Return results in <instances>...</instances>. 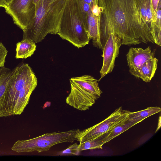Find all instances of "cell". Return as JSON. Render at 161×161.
Wrapping results in <instances>:
<instances>
[{
    "label": "cell",
    "instance_id": "5bb4252c",
    "mask_svg": "<svg viewBox=\"0 0 161 161\" xmlns=\"http://www.w3.org/2000/svg\"><path fill=\"white\" fill-rule=\"evenodd\" d=\"M158 59L155 57L145 62L138 71L136 77L143 81L150 82L154 76L157 68Z\"/></svg>",
    "mask_w": 161,
    "mask_h": 161
},
{
    "label": "cell",
    "instance_id": "7402d4cb",
    "mask_svg": "<svg viewBox=\"0 0 161 161\" xmlns=\"http://www.w3.org/2000/svg\"><path fill=\"white\" fill-rule=\"evenodd\" d=\"M8 51L3 44L0 42V68L4 67Z\"/></svg>",
    "mask_w": 161,
    "mask_h": 161
},
{
    "label": "cell",
    "instance_id": "2e32d148",
    "mask_svg": "<svg viewBox=\"0 0 161 161\" xmlns=\"http://www.w3.org/2000/svg\"><path fill=\"white\" fill-rule=\"evenodd\" d=\"M161 108L158 107H151L145 109L135 112H130L128 115V119L132 122L139 123L147 118L160 112Z\"/></svg>",
    "mask_w": 161,
    "mask_h": 161
},
{
    "label": "cell",
    "instance_id": "7a4b0ae2",
    "mask_svg": "<svg viewBox=\"0 0 161 161\" xmlns=\"http://www.w3.org/2000/svg\"><path fill=\"white\" fill-rule=\"evenodd\" d=\"M37 83L35 74L28 64L23 63L12 70L6 89L0 99V118L7 117L12 106L24 109Z\"/></svg>",
    "mask_w": 161,
    "mask_h": 161
},
{
    "label": "cell",
    "instance_id": "3957f363",
    "mask_svg": "<svg viewBox=\"0 0 161 161\" xmlns=\"http://www.w3.org/2000/svg\"><path fill=\"white\" fill-rule=\"evenodd\" d=\"M69 0H41L36 7L35 18L23 31V39L35 43L48 34H56L64 9Z\"/></svg>",
    "mask_w": 161,
    "mask_h": 161
},
{
    "label": "cell",
    "instance_id": "484cf974",
    "mask_svg": "<svg viewBox=\"0 0 161 161\" xmlns=\"http://www.w3.org/2000/svg\"><path fill=\"white\" fill-rule=\"evenodd\" d=\"M41 0H33L34 3L36 6V7L40 1Z\"/></svg>",
    "mask_w": 161,
    "mask_h": 161
},
{
    "label": "cell",
    "instance_id": "9a60e30c",
    "mask_svg": "<svg viewBox=\"0 0 161 161\" xmlns=\"http://www.w3.org/2000/svg\"><path fill=\"white\" fill-rule=\"evenodd\" d=\"M16 45L15 58L17 59L30 57L34 54L36 47L35 43L26 39H23L21 41L17 43Z\"/></svg>",
    "mask_w": 161,
    "mask_h": 161
},
{
    "label": "cell",
    "instance_id": "cb8c5ba5",
    "mask_svg": "<svg viewBox=\"0 0 161 161\" xmlns=\"http://www.w3.org/2000/svg\"><path fill=\"white\" fill-rule=\"evenodd\" d=\"M8 5V3L5 0H0V7L5 8Z\"/></svg>",
    "mask_w": 161,
    "mask_h": 161
},
{
    "label": "cell",
    "instance_id": "603a6c76",
    "mask_svg": "<svg viewBox=\"0 0 161 161\" xmlns=\"http://www.w3.org/2000/svg\"><path fill=\"white\" fill-rule=\"evenodd\" d=\"M151 1L153 13L155 16H157L158 5L161 0H151Z\"/></svg>",
    "mask_w": 161,
    "mask_h": 161
},
{
    "label": "cell",
    "instance_id": "83f0119b",
    "mask_svg": "<svg viewBox=\"0 0 161 161\" xmlns=\"http://www.w3.org/2000/svg\"><path fill=\"white\" fill-rule=\"evenodd\" d=\"M8 3H8L10 2L11 0H5Z\"/></svg>",
    "mask_w": 161,
    "mask_h": 161
},
{
    "label": "cell",
    "instance_id": "52a82bcc",
    "mask_svg": "<svg viewBox=\"0 0 161 161\" xmlns=\"http://www.w3.org/2000/svg\"><path fill=\"white\" fill-rule=\"evenodd\" d=\"M5 8L14 23L23 31L33 21L36 12L33 0H11Z\"/></svg>",
    "mask_w": 161,
    "mask_h": 161
},
{
    "label": "cell",
    "instance_id": "d6986e66",
    "mask_svg": "<svg viewBox=\"0 0 161 161\" xmlns=\"http://www.w3.org/2000/svg\"><path fill=\"white\" fill-rule=\"evenodd\" d=\"M104 144L101 136L96 138L80 143L78 148L80 152L86 150L102 149Z\"/></svg>",
    "mask_w": 161,
    "mask_h": 161
},
{
    "label": "cell",
    "instance_id": "277c9868",
    "mask_svg": "<svg viewBox=\"0 0 161 161\" xmlns=\"http://www.w3.org/2000/svg\"><path fill=\"white\" fill-rule=\"evenodd\" d=\"M57 34L78 48L89 44L90 39L76 0H69L68 2Z\"/></svg>",
    "mask_w": 161,
    "mask_h": 161
},
{
    "label": "cell",
    "instance_id": "5b68a950",
    "mask_svg": "<svg viewBox=\"0 0 161 161\" xmlns=\"http://www.w3.org/2000/svg\"><path fill=\"white\" fill-rule=\"evenodd\" d=\"M79 129L62 132L44 134L31 139L18 140L11 149L18 153L36 151L40 153L49 150L52 146L64 142H73L77 139L80 131Z\"/></svg>",
    "mask_w": 161,
    "mask_h": 161
},
{
    "label": "cell",
    "instance_id": "8fae6325",
    "mask_svg": "<svg viewBox=\"0 0 161 161\" xmlns=\"http://www.w3.org/2000/svg\"><path fill=\"white\" fill-rule=\"evenodd\" d=\"M69 80L70 82L99 98L102 93L99 87L98 80L91 75H85L73 77Z\"/></svg>",
    "mask_w": 161,
    "mask_h": 161
},
{
    "label": "cell",
    "instance_id": "e0dca14e",
    "mask_svg": "<svg viewBox=\"0 0 161 161\" xmlns=\"http://www.w3.org/2000/svg\"><path fill=\"white\" fill-rule=\"evenodd\" d=\"M161 1L159 3L157 11V18L156 22L150 24L151 33L154 43L161 45Z\"/></svg>",
    "mask_w": 161,
    "mask_h": 161
},
{
    "label": "cell",
    "instance_id": "4316f807",
    "mask_svg": "<svg viewBox=\"0 0 161 161\" xmlns=\"http://www.w3.org/2000/svg\"><path fill=\"white\" fill-rule=\"evenodd\" d=\"M85 2L88 4H91L94 0H83Z\"/></svg>",
    "mask_w": 161,
    "mask_h": 161
},
{
    "label": "cell",
    "instance_id": "ac0fdd59",
    "mask_svg": "<svg viewBox=\"0 0 161 161\" xmlns=\"http://www.w3.org/2000/svg\"><path fill=\"white\" fill-rule=\"evenodd\" d=\"M12 71L4 66L0 68V99L6 89Z\"/></svg>",
    "mask_w": 161,
    "mask_h": 161
},
{
    "label": "cell",
    "instance_id": "6da1fadb",
    "mask_svg": "<svg viewBox=\"0 0 161 161\" xmlns=\"http://www.w3.org/2000/svg\"><path fill=\"white\" fill-rule=\"evenodd\" d=\"M100 14L99 48L109 34L119 36L122 45L154 43L150 28L142 20L133 0H97Z\"/></svg>",
    "mask_w": 161,
    "mask_h": 161
},
{
    "label": "cell",
    "instance_id": "4fadbf2b",
    "mask_svg": "<svg viewBox=\"0 0 161 161\" xmlns=\"http://www.w3.org/2000/svg\"><path fill=\"white\" fill-rule=\"evenodd\" d=\"M138 123L130 121L127 116L124 120L102 135L103 144L109 142Z\"/></svg>",
    "mask_w": 161,
    "mask_h": 161
},
{
    "label": "cell",
    "instance_id": "8992f818",
    "mask_svg": "<svg viewBox=\"0 0 161 161\" xmlns=\"http://www.w3.org/2000/svg\"><path fill=\"white\" fill-rule=\"evenodd\" d=\"M130 112L123 110L122 107H119L103 121L80 131L77 140L82 143L100 136L125 119Z\"/></svg>",
    "mask_w": 161,
    "mask_h": 161
},
{
    "label": "cell",
    "instance_id": "9c48e42d",
    "mask_svg": "<svg viewBox=\"0 0 161 161\" xmlns=\"http://www.w3.org/2000/svg\"><path fill=\"white\" fill-rule=\"evenodd\" d=\"M71 91L66 98V103L79 110L88 109L99 98L70 82Z\"/></svg>",
    "mask_w": 161,
    "mask_h": 161
},
{
    "label": "cell",
    "instance_id": "ba28073f",
    "mask_svg": "<svg viewBox=\"0 0 161 161\" xmlns=\"http://www.w3.org/2000/svg\"><path fill=\"white\" fill-rule=\"evenodd\" d=\"M121 45V40L119 36L113 33L109 35L102 49L103 54L102 56L103 58V62L100 71V78L98 81L112 71L115 59L119 55V48Z\"/></svg>",
    "mask_w": 161,
    "mask_h": 161
},
{
    "label": "cell",
    "instance_id": "d4e9b609",
    "mask_svg": "<svg viewBox=\"0 0 161 161\" xmlns=\"http://www.w3.org/2000/svg\"><path fill=\"white\" fill-rule=\"evenodd\" d=\"M161 126V116H160L158 121V125L156 131V132L160 128Z\"/></svg>",
    "mask_w": 161,
    "mask_h": 161
},
{
    "label": "cell",
    "instance_id": "44dd1931",
    "mask_svg": "<svg viewBox=\"0 0 161 161\" xmlns=\"http://www.w3.org/2000/svg\"><path fill=\"white\" fill-rule=\"evenodd\" d=\"M78 146L79 145L75 143L70 145L66 149L59 152L57 154L60 155H78L80 152Z\"/></svg>",
    "mask_w": 161,
    "mask_h": 161
},
{
    "label": "cell",
    "instance_id": "30bf717a",
    "mask_svg": "<svg viewBox=\"0 0 161 161\" xmlns=\"http://www.w3.org/2000/svg\"><path fill=\"white\" fill-rule=\"evenodd\" d=\"M126 56L129 72L136 77L141 67L145 62L154 57V53L152 52L149 47L145 49L131 47Z\"/></svg>",
    "mask_w": 161,
    "mask_h": 161
},
{
    "label": "cell",
    "instance_id": "7c38bea8",
    "mask_svg": "<svg viewBox=\"0 0 161 161\" xmlns=\"http://www.w3.org/2000/svg\"><path fill=\"white\" fill-rule=\"evenodd\" d=\"M143 22L150 28V24L156 22L157 16L153 13L151 0H133Z\"/></svg>",
    "mask_w": 161,
    "mask_h": 161
},
{
    "label": "cell",
    "instance_id": "ffe728a7",
    "mask_svg": "<svg viewBox=\"0 0 161 161\" xmlns=\"http://www.w3.org/2000/svg\"><path fill=\"white\" fill-rule=\"evenodd\" d=\"M76 0L80 10L84 25L87 30L88 17L91 3H87L84 1L83 0Z\"/></svg>",
    "mask_w": 161,
    "mask_h": 161
}]
</instances>
